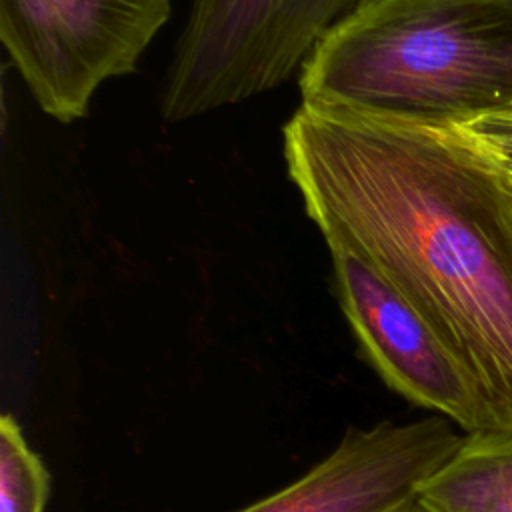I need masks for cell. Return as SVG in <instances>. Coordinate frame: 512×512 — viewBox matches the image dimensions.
<instances>
[{
    "label": "cell",
    "mask_w": 512,
    "mask_h": 512,
    "mask_svg": "<svg viewBox=\"0 0 512 512\" xmlns=\"http://www.w3.org/2000/svg\"><path fill=\"white\" fill-rule=\"evenodd\" d=\"M444 416L350 428L288 486L236 512H418V492L464 444Z\"/></svg>",
    "instance_id": "obj_6"
},
{
    "label": "cell",
    "mask_w": 512,
    "mask_h": 512,
    "mask_svg": "<svg viewBox=\"0 0 512 512\" xmlns=\"http://www.w3.org/2000/svg\"><path fill=\"white\" fill-rule=\"evenodd\" d=\"M460 124L490 154L512 186V108L460 120Z\"/></svg>",
    "instance_id": "obj_9"
},
{
    "label": "cell",
    "mask_w": 512,
    "mask_h": 512,
    "mask_svg": "<svg viewBox=\"0 0 512 512\" xmlns=\"http://www.w3.org/2000/svg\"><path fill=\"white\" fill-rule=\"evenodd\" d=\"M418 512H420V510H418Z\"/></svg>",
    "instance_id": "obj_10"
},
{
    "label": "cell",
    "mask_w": 512,
    "mask_h": 512,
    "mask_svg": "<svg viewBox=\"0 0 512 512\" xmlns=\"http://www.w3.org/2000/svg\"><path fill=\"white\" fill-rule=\"evenodd\" d=\"M286 170L326 246L378 270L512 428V186L456 120L302 102Z\"/></svg>",
    "instance_id": "obj_1"
},
{
    "label": "cell",
    "mask_w": 512,
    "mask_h": 512,
    "mask_svg": "<svg viewBox=\"0 0 512 512\" xmlns=\"http://www.w3.org/2000/svg\"><path fill=\"white\" fill-rule=\"evenodd\" d=\"M50 474L12 414L0 418V512H44Z\"/></svg>",
    "instance_id": "obj_8"
},
{
    "label": "cell",
    "mask_w": 512,
    "mask_h": 512,
    "mask_svg": "<svg viewBox=\"0 0 512 512\" xmlns=\"http://www.w3.org/2000/svg\"><path fill=\"white\" fill-rule=\"evenodd\" d=\"M302 102L436 120L512 108V0H364L300 68Z\"/></svg>",
    "instance_id": "obj_2"
},
{
    "label": "cell",
    "mask_w": 512,
    "mask_h": 512,
    "mask_svg": "<svg viewBox=\"0 0 512 512\" xmlns=\"http://www.w3.org/2000/svg\"><path fill=\"white\" fill-rule=\"evenodd\" d=\"M172 0H0V40L38 108L86 118L96 90L132 74Z\"/></svg>",
    "instance_id": "obj_4"
},
{
    "label": "cell",
    "mask_w": 512,
    "mask_h": 512,
    "mask_svg": "<svg viewBox=\"0 0 512 512\" xmlns=\"http://www.w3.org/2000/svg\"><path fill=\"white\" fill-rule=\"evenodd\" d=\"M420 512H512V428L466 434L418 492Z\"/></svg>",
    "instance_id": "obj_7"
},
{
    "label": "cell",
    "mask_w": 512,
    "mask_h": 512,
    "mask_svg": "<svg viewBox=\"0 0 512 512\" xmlns=\"http://www.w3.org/2000/svg\"><path fill=\"white\" fill-rule=\"evenodd\" d=\"M328 250L342 314L386 386L466 434L504 430L422 314L360 256L340 246Z\"/></svg>",
    "instance_id": "obj_5"
},
{
    "label": "cell",
    "mask_w": 512,
    "mask_h": 512,
    "mask_svg": "<svg viewBox=\"0 0 512 512\" xmlns=\"http://www.w3.org/2000/svg\"><path fill=\"white\" fill-rule=\"evenodd\" d=\"M364 0H192L160 112L182 122L284 84Z\"/></svg>",
    "instance_id": "obj_3"
}]
</instances>
